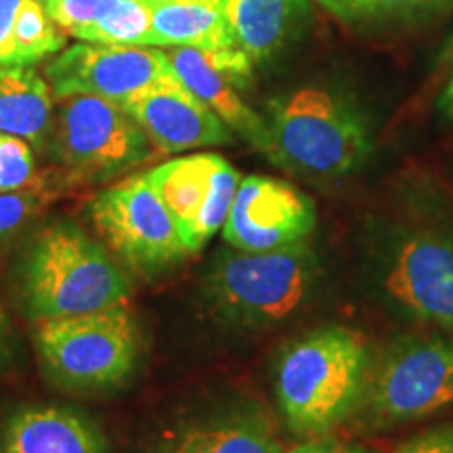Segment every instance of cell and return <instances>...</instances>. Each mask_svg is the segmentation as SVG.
<instances>
[{"label": "cell", "mask_w": 453, "mask_h": 453, "mask_svg": "<svg viewBox=\"0 0 453 453\" xmlns=\"http://www.w3.org/2000/svg\"><path fill=\"white\" fill-rule=\"evenodd\" d=\"M65 34L47 15L42 0H21L13 24L17 65H34L65 47Z\"/></svg>", "instance_id": "20"}, {"label": "cell", "mask_w": 453, "mask_h": 453, "mask_svg": "<svg viewBox=\"0 0 453 453\" xmlns=\"http://www.w3.org/2000/svg\"><path fill=\"white\" fill-rule=\"evenodd\" d=\"M317 257L307 242L269 252H223L208 275V294L226 319L271 326L288 319L313 292Z\"/></svg>", "instance_id": "4"}, {"label": "cell", "mask_w": 453, "mask_h": 453, "mask_svg": "<svg viewBox=\"0 0 453 453\" xmlns=\"http://www.w3.org/2000/svg\"><path fill=\"white\" fill-rule=\"evenodd\" d=\"M36 157L24 139L0 133V194L38 187Z\"/></svg>", "instance_id": "23"}, {"label": "cell", "mask_w": 453, "mask_h": 453, "mask_svg": "<svg viewBox=\"0 0 453 453\" xmlns=\"http://www.w3.org/2000/svg\"><path fill=\"white\" fill-rule=\"evenodd\" d=\"M269 160L290 173L340 179L364 166L372 151L365 116L342 95L307 87L269 101Z\"/></svg>", "instance_id": "3"}, {"label": "cell", "mask_w": 453, "mask_h": 453, "mask_svg": "<svg viewBox=\"0 0 453 453\" xmlns=\"http://www.w3.org/2000/svg\"><path fill=\"white\" fill-rule=\"evenodd\" d=\"M143 47H235L223 0H166L151 7V30Z\"/></svg>", "instance_id": "18"}, {"label": "cell", "mask_w": 453, "mask_h": 453, "mask_svg": "<svg viewBox=\"0 0 453 453\" xmlns=\"http://www.w3.org/2000/svg\"><path fill=\"white\" fill-rule=\"evenodd\" d=\"M174 76L254 150L269 157L271 141L265 118L243 99L254 64L237 47H170L166 53Z\"/></svg>", "instance_id": "13"}, {"label": "cell", "mask_w": 453, "mask_h": 453, "mask_svg": "<svg viewBox=\"0 0 453 453\" xmlns=\"http://www.w3.org/2000/svg\"><path fill=\"white\" fill-rule=\"evenodd\" d=\"M453 405V340H413L388 350L370 376L359 410L372 424L410 422Z\"/></svg>", "instance_id": "8"}, {"label": "cell", "mask_w": 453, "mask_h": 453, "mask_svg": "<svg viewBox=\"0 0 453 453\" xmlns=\"http://www.w3.org/2000/svg\"><path fill=\"white\" fill-rule=\"evenodd\" d=\"M162 453H283L280 441L265 422L235 418L212 426L194 428Z\"/></svg>", "instance_id": "19"}, {"label": "cell", "mask_w": 453, "mask_h": 453, "mask_svg": "<svg viewBox=\"0 0 453 453\" xmlns=\"http://www.w3.org/2000/svg\"><path fill=\"white\" fill-rule=\"evenodd\" d=\"M147 4H150V7H154V4H157V3H166V0H145Z\"/></svg>", "instance_id": "31"}, {"label": "cell", "mask_w": 453, "mask_h": 453, "mask_svg": "<svg viewBox=\"0 0 453 453\" xmlns=\"http://www.w3.org/2000/svg\"><path fill=\"white\" fill-rule=\"evenodd\" d=\"M105 439L82 413L59 405L24 407L0 424V453H105Z\"/></svg>", "instance_id": "15"}, {"label": "cell", "mask_w": 453, "mask_h": 453, "mask_svg": "<svg viewBox=\"0 0 453 453\" xmlns=\"http://www.w3.org/2000/svg\"><path fill=\"white\" fill-rule=\"evenodd\" d=\"M21 296L38 321L127 307L130 281L104 243L59 220L34 237L19 269Z\"/></svg>", "instance_id": "2"}, {"label": "cell", "mask_w": 453, "mask_h": 453, "mask_svg": "<svg viewBox=\"0 0 453 453\" xmlns=\"http://www.w3.org/2000/svg\"><path fill=\"white\" fill-rule=\"evenodd\" d=\"M53 90L30 65H0V133L42 150L53 128Z\"/></svg>", "instance_id": "17"}, {"label": "cell", "mask_w": 453, "mask_h": 453, "mask_svg": "<svg viewBox=\"0 0 453 453\" xmlns=\"http://www.w3.org/2000/svg\"><path fill=\"white\" fill-rule=\"evenodd\" d=\"M120 0H42L47 15L65 36L76 38L84 27L97 24Z\"/></svg>", "instance_id": "25"}, {"label": "cell", "mask_w": 453, "mask_h": 453, "mask_svg": "<svg viewBox=\"0 0 453 453\" xmlns=\"http://www.w3.org/2000/svg\"><path fill=\"white\" fill-rule=\"evenodd\" d=\"M139 326L127 307L41 321L36 347L50 378L70 388L122 384L139 359Z\"/></svg>", "instance_id": "5"}, {"label": "cell", "mask_w": 453, "mask_h": 453, "mask_svg": "<svg viewBox=\"0 0 453 453\" xmlns=\"http://www.w3.org/2000/svg\"><path fill=\"white\" fill-rule=\"evenodd\" d=\"M326 11L350 26L407 19L445 7L451 0H317Z\"/></svg>", "instance_id": "22"}, {"label": "cell", "mask_w": 453, "mask_h": 453, "mask_svg": "<svg viewBox=\"0 0 453 453\" xmlns=\"http://www.w3.org/2000/svg\"><path fill=\"white\" fill-rule=\"evenodd\" d=\"M231 41L252 64H265L300 38L309 0H223Z\"/></svg>", "instance_id": "16"}, {"label": "cell", "mask_w": 453, "mask_h": 453, "mask_svg": "<svg viewBox=\"0 0 453 453\" xmlns=\"http://www.w3.org/2000/svg\"><path fill=\"white\" fill-rule=\"evenodd\" d=\"M4 332H7V315H4L3 304H0V342H3Z\"/></svg>", "instance_id": "30"}, {"label": "cell", "mask_w": 453, "mask_h": 453, "mask_svg": "<svg viewBox=\"0 0 453 453\" xmlns=\"http://www.w3.org/2000/svg\"><path fill=\"white\" fill-rule=\"evenodd\" d=\"M367 361V340L350 327H321L290 344L275 376L288 426L317 437L347 420L364 395Z\"/></svg>", "instance_id": "1"}, {"label": "cell", "mask_w": 453, "mask_h": 453, "mask_svg": "<svg viewBox=\"0 0 453 453\" xmlns=\"http://www.w3.org/2000/svg\"><path fill=\"white\" fill-rule=\"evenodd\" d=\"M395 453H453V426L433 428L418 434Z\"/></svg>", "instance_id": "26"}, {"label": "cell", "mask_w": 453, "mask_h": 453, "mask_svg": "<svg viewBox=\"0 0 453 453\" xmlns=\"http://www.w3.org/2000/svg\"><path fill=\"white\" fill-rule=\"evenodd\" d=\"M21 0H0V65H17L13 24Z\"/></svg>", "instance_id": "27"}, {"label": "cell", "mask_w": 453, "mask_h": 453, "mask_svg": "<svg viewBox=\"0 0 453 453\" xmlns=\"http://www.w3.org/2000/svg\"><path fill=\"white\" fill-rule=\"evenodd\" d=\"M47 202L49 194L42 185L0 194V248L15 240L41 214Z\"/></svg>", "instance_id": "24"}, {"label": "cell", "mask_w": 453, "mask_h": 453, "mask_svg": "<svg viewBox=\"0 0 453 453\" xmlns=\"http://www.w3.org/2000/svg\"><path fill=\"white\" fill-rule=\"evenodd\" d=\"M151 30V7L145 0H120L97 24L84 27L78 41L143 47Z\"/></svg>", "instance_id": "21"}, {"label": "cell", "mask_w": 453, "mask_h": 453, "mask_svg": "<svg viewBox=\"0 0 453 453\" xmlns=\"http://www.w3.org/2000/svg\"><path fill=\"white\" fill-rule=\"evenodd\" d=\"M390 303L413 319L453 330V237L420 226L396 234L380 260Z\"/></svg>", "instance_id": "9"}, {"label": "cell", "mask_w": 453, "mask_h": 453, "mask_svg": "<svg viewBox=\"0 0 453 453\" xmlns=\"http://www.w3.org/2000/svg\"><path fill=\"white\" fill-rule=\"evenodd\" d=\"M288 453H373V451L357 443H344V441H336V439H319V441H309V443L294 447V449Z\"/></svg>", "instance_id": "28"}, {"label": "cell", "mask_w": 453, "mask_h": 453, "mask_svg": "<svg viewBox=\"0 0 453 453\" xmlns=\"http://www.w3.org/2000/svg\"><path fill=\"white\" fill-rule=\"evenodd\" d=\"M143 128L160 154L234 143V133L177 76L143 90L120 105Z\"/></svg>", "instance_id": "14"}, {"label": "cell", "mask_w": 453, "mask_h": 453, "mask_svg": "<svg viewBox=\"0 0 453 453\" xmlns=\"http://www.w3.org/2000/svg\"><path fill=\"white\" fill-rule=\"evenodd\" d=\"M88 214L105 246L137 273H156L189 257L147 174L107 187L88 203Z\"/></svg>", "instance_id": "7"}, {"label": "cell", "mask_w": 453, "mask_h": 453, "mask_svg": "<svg viewBox=\"0 0 453 453\" xmlns=\"http://www.w3.org/2000/svg\"><path fill=\"white\" fill-rule=\"evenodd\" d=\"M437 107L441 111V116L445 118V120L453 122V72L449 76V81H447L443 93H441V97L437 101Z\"/></svg>", "instance_id": "29"}, {"label": "cell", "mask_w": 453, "mask_h": 453, "mask_svg": "<svg viewBox=\"0 0 453 453\" xmlns=\"http://www.w3.org/2000/svg\"><path fill=\"white\" fill-rule=\"evenodd\" d=\"M173 76L166 53L137 44L81 42L61 50L44 67L57 101L93 95L118 105Z\"/></svg>", "instance_id": "10"}, {"label": "cell", "mask_w": 453, "mask_h": 453, "mask_svg": "<svg viewBox=\"0 0 453 453\" xmlns=\"http://www.w3.org/2000/svg\"><path fill=\"white\" fill-rule=\"evenodd\" d=\"M317 225L315 202L273 177L252 174L240 180L223 237L234 250L269 252L307 242Z\"/></svg>", "instance_id": "12"}, {"label": "cell", "mask_w": 453, "mask_h": 453, "mask_svg": "<svg viewBox=\"0 0 453 453\" xmlns=\"http://www.w3.org/2000/svg\"><path fill=\"white\" fill-rule=\"evenodd\" d=\"M145 174L189 254L200 252L223 229L240 185L237 170L212 151L174 157Z\"/></svg>", "instance_id": "11"}, {"label": "cell", "mask_w": 453, "mask_h": 453, "mask_svg": "<svg viewBox=\"0 0 453 453\" xmlns=\"http://www.w3.org/2000/svg\"><path fill=\"white\" fill-rule=\"evenodd\" d=\"M50 154L76 183H104L137 168L154 154L127 111L93 95L61 99L50 128Z\"/></svg>", "instance_id": "6"}]
</instances>
